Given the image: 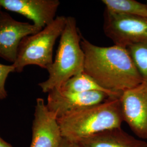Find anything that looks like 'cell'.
<instances>
[{
    "instance_id": "6",
    "label": "cell",
    "mask_w": 147,
    "mask_h": 147,
    "mask_svg": "<svg viewBox=\"0 0 147 147\" xmlns=\"http://www.w3.org/2000/svg\"><path fill=\"white\" fill-rule=\"evenodd\" d=\"M120 99L123 121L139 138L147 140V82L123 92Z\"/></svg>"
},
{
    "instance_id": "5",
    "label": "cell",
    "mask_w": 147,
    "mask_h": 147,
    "mask_svg": "<svg viewBox=\"0 0 147 147\" xmlns=\"http://www.w3.org/2000/svg\"><path fill=\"white\" fill-rule=\"evenodd\" d=\"M103 30L115 45L126 47L147 42V19L105 8Z\"/></svg>"
},
{
    "instance_id": "16",
    "label": "cell",
    "mask_w": 147,
    "mask_h": 147,
    "mask_svg": "<svg viewBox=\"0 0 147 147\" xmlns=\"http://www.w3.org/2000/svg\"><path fill=\"white\" fill-rule=\"evenodd\" d=\"M58 147H81L78 142L70 141L66 138H62V140Z\"/></svg>"
},
{
    "instance_id": "4",
    "label": "cell",
    "mask_w": 147,
    "mask_h": 147,
    "mask_svg": "<svg viewBox=\"0 0 147 147\" xmlns=\"http://www.w3.org/2000/svg\"><path fill=\"white\" fill-rule=\"evenodd\" d=\"M67 17L57 16L36 34L25 37L20 44L16 62V72L21 73L27 65H35L47 70L53 63V50L56 40L65 27Z\"/></svg>"
},
{
    "instance_id": "17",
    "label": "cell",
    "mask_w": 147,
    "mask_h": 147,
    "mask_svg": "<svg viewBox=\"0 0 147 147\" xmlns=\"http://www.w3.org/2000/svg\"><path fill=\"white\" fill-rule=\"evenodd\" d=\"M0 147H13L9 143L5 141L0 136Z\"/></svg>"
},
{
    "instance_id": "11",
    "label": "cell",
    "mask_w": 147,
    "mask_h": 147,
    "mask_svg": "<svg viewBox=\"0 0 147 147\" xmlns=\"http://www.w3.org/2000/svg\"><path fill=\"white\" fill-rule=\"evenodd\" d=\"M81 147H147V143L129 135L121 127L96 133L77 142Z\"/></svg>"
},
{
    "instance_id": "9",
    "label": "cell",
    "mask_w": 147,
    "mask_h": 147,
    "mask_svg": "<svg viewBox=\"0 0 147 147\" xmlns=\"http://www.w3.org/2000/svg\"><path fill=\"white\" fill-rule=\"evenodd\" d=\"M47 108L58 118L75 111L101 103L110 97L100 92H71L54 89L48 93Z\"/></svg>"
},
{
    "instance_id": "19",
    "label": "cell",
    "mask_w": 147,
    "mask_h": 147,
    "mask_svg": "<svg viewBox=\"0 0 147 147\" xmlns=\"http://www.w3.org/2000/svg\"><path fill=\"white\" fill-rule=\"evenodd\" d=\"M146 4L147 5V3H146Z\"/></svg>"
},
{
    "instance_id": "10",
    "label": "cell",
    "mask_w": 147,
    "mask_h": 147,
    "mask_svg": "<svg viewBox=\"0 0 147 147\" xmlns=\"http://www.w3.org/2000/svg\"><path fill=\"white\" fill-rule=\"evenodd\" d=\"M59 5L58 0H0L2 8L24 16L41 30L55 19Z\"/></svg>"
},
{
    "instance_id": "7",
    "label": "cell",
    "mask_w": 147,
    "mask_h": 147,
    "mask_svg": "<svg viewBox=\"0 0 147 147\" xmlns=\"http://www.w3.org/2000/svg\"><path fill=\"white\" fill-rule=\"evenodd\" d=\"M42 30L29 22L13 19L5 11H0V58L13 64L17 58L21 40Z\"/></svg>"
},
{
    "instance_id": "3",
    "label": "cell",
    "mask_w": 147,
    "mask_h": 147,
    "mask_svg": "<svg viewBox=\"0 0 147 147\" xmlns=\"http://www.w3.org/2000/svg\"><path fill=\"white\" fill-rule=\"evenodd\" d=\"M81 38L75 18L67 16L55 60L47 69L48 79L38 84L42 92L59 88L69 79L84 71L85 57Z\"/></svg>"
},
{
    "instance_id": "15",
    "label": "cell",
    "mask_w": 147,
    "mask_h": 147,
    "mask_svg": "<svg viewBox=\"0 0 147 147\" xmlns=\"http://www.w3.org/2000/svg\"><path fill=\"white\" fill-rule=\"evenodd\" d=\"M13 72H16V70L12 64L5 65L0 63V100L5 99L8 96L5 82L9 75Z\"/></svg>"
},
{
    "instance_id": "2",
    "label": "cell",
    "mask_w": 147,
    "mask_h": 147,
    "mask_svg": "<svg viewBox=\"0 0 147 147\" xmlns=\"http://www.w3.org/2000/svg\"><path fill=\"white\" fill-rule=\"evenodd\" d=\"M120 98L109 97L101 103L58 118L62 136L70 141L77 142L100 132L121 127L124 121Z\"/></svg>"
},
{
    "instance_id": "14",
    "label": "cell",
    "mask_w": 147,
    "mask_h": 147,
    "mask_svg": "<svg viewBox=\"0 0 147 147\" xmlns=\"http://www.w3.org/2000/svg\"><path fill=\"white\" fill-rule=\"evenodd\" d=\"M143 81L147 82V42L126 47Z\"/></svg>"
},
{
    "instance_id": "8",
    "label": "cell",
    "mask_w": 147,
    "mask_h": 147,
    "mask_svg": "<svg viewBox=\"0 0 147 147\" xmlns=\"http://www.w3.org/2000/svg\"><path fill=\"white\" fill-rule=\"evenodd\" d=\"M62 138L57 117L49 110L43 99L37 98L30 147H58Z\"/></svg>"
},
{
    "instance_id": "18",
    "label": "cell",
    "mask_w": 147,
    "mask_h": 147,
    "mask_svg": "<svg viewBox=\"0 0 147 147\" xmlns=\"http://www.w3.org/2000/svg\"><path fill=\"white\" fill-rule=\"evenodd\" d=\"M1 9H2V7L0 5V11H1Z\"/></svg>"
},
{
    "instance_id": "13",
    "label": "cell",
    "mask_w": 147,
    "mask_h": 147,
    "mask_svg": "<svg viewBox=\"0 0 147 147\" xmlns=\"http://www.w3.org/2000/svg\"><path fill=\"white\" fill-rule=\"evenodd\" d=\"M109 11L147 19V5L134 0H102Z\"/></svg>"
},
{
    "instance_id": "1",
    "label": "cell",
    "mask_w": 147,
    "mask_h": 147,
    "mask_svg": "<svg viewBox=\"0 0 147 147\" xmlns=\"http://www.w3.org/2000/svg\"><path fill=\"white\" fill-rule=\"evenodd\" d=\"M81 45L85 57L84 73L102 88L123 93L143 82L125 47H99L82 36Z\"/></svg>"
},
{
    "instance_id": "12",
    "label": "cell",
    "mask_w": 147,
    "mask_h": 147,
    "mask_svg": "<svg viewBox=\"0 0 147 147\" xmlns=\"http://www.w3.org/2000/svg\"><path fill=\"white\" fill-rule=\"evenodd\" d=\"M57 89L78 93L100 92L106 93L110 97L117 98H120L122 94V93L113 92L102 88L84 71L69 79L61 87Z\"/></svg>"
}]
</instances>
